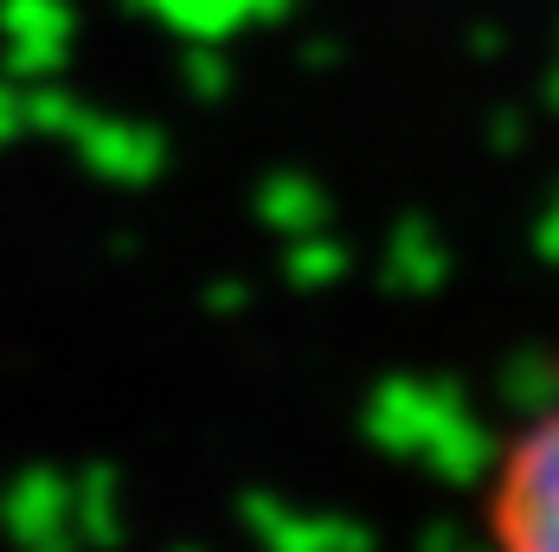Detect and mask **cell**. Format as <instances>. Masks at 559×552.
Instances as JSON below:
<instances>
[{"mask_svg":"<svg viewBox=\"0 0 559 552\" xmlns=\"http://www.w3.org/2000/svg\"><path fill=\"white\" fill-rule=\"evenodd\" d=\"M476 547L483 552H559V380L483 463L476 482Z\"/></svg>","mask_w":559,"mask_h":552,"instance_id":"obj_1","label":"cell"}]
</instances>
